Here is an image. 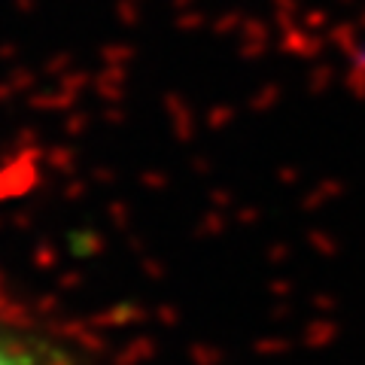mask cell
<instances>
[{
  "mask_svg": "<svg viewBox=\"0 0 365 365\" xmlns=\"http://www.w3.org/2000/svg\"><path fill=\"white\" fill-rule=\"evenodd\" d=\"M0 365H73L58 341L13 314L0 311Z\"/></svg>",
  "mask_w": 365,
  "mask_h": 365,
  "instance_id": "6da1fadb",
  "label": "cell"
}]
</instances>
